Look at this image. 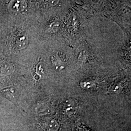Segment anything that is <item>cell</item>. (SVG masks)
Instances as JSON below:
<instances>
[{
  "instance_id": "1",
  "label": "cell",
  "mask_w": 131,
  "mask_h": 131,
  "mask_svg": "<svg viewBox=\"0 0 131 131\" xmlns=\"http://www.w3.org/2000/svg\"><path fill=\"white\" fill-rule=\"evenodd\" d=\"M10 9L14 11H20L24 9L26 4L24 1H12L9 5Z\"/></svg>"
},
{
  "instance_id": "2",
  "label": "cell",
  "mask_w": 131,
  "mask_h": 131,
  "mask_svg": "<svg viewBox=\"0 0 131 131\" xmlns=\"http://www.w3.org/2000/svg\"><path fill=\"white\" fill-rule=\"evenodd\" d=\"M26 39L24 36H19L16 38V44L19 48H23L25 45Z\"/></svg>"
}]
</instances>
